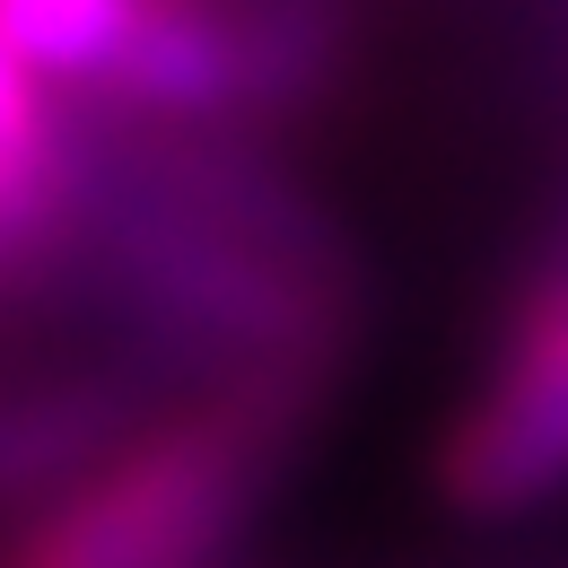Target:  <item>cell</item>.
I'll use <instances>...</instances> for the list:
<instances>
[{"mask_svg": "<svg viewBox=\"0 0 568 568\" xmlns=\"http://www.w3.org/2000/svg\"><path fill=\"white\" fill-rule=\"evenodd\" d=\"M297 385L306 376H236L193 412L114 437L0 534V568H211L288 464Z\"/></svg>", "mask_w": 568, "mask_h": 568, "instance_id": "cell-1", "label": "cell"}, {"mask_svg": "<svg viewBox=\"0 0 568 568\" xmlns=\"http://www.w3.org/2000/svg\"><path fill=\"white\" fill-rule=\"evenodd\" d=\"M437 481L473 516H516L568 481V254L525 281L481 394L437 446Z\"/></svg>", "mask_w": 568, "mask_h": 568, "instance_id": "cell-2", "label": "cell"}, {"mask_svg": "<svg viewBox=\"0 0 568 568\" xmlns=\"http://www.w3.org/2000/svg\"><path fill=\"white\" fill-rule=\"evenodd\" d=\"M79 141L53 114V79L0 36V263L44 254L79 211Z\"/></svg>", "mask_w": 568, "mask_h": 568, "instance_id": "cell-3", "label": "cell"}, {"mask_svg": "<svg viewBox=\"0 0 568 568\" xmlns=\"http://www.w3.org/2000/svg\"><path fill=\"white\" fill-rule=\"evenodd\" d=\"M560 254H568V236H560Z\"/></svg>", "mask_w": 568, "mask_h": 568, "instance_id": "cell-4", "label": "cell"}]
</instances>
